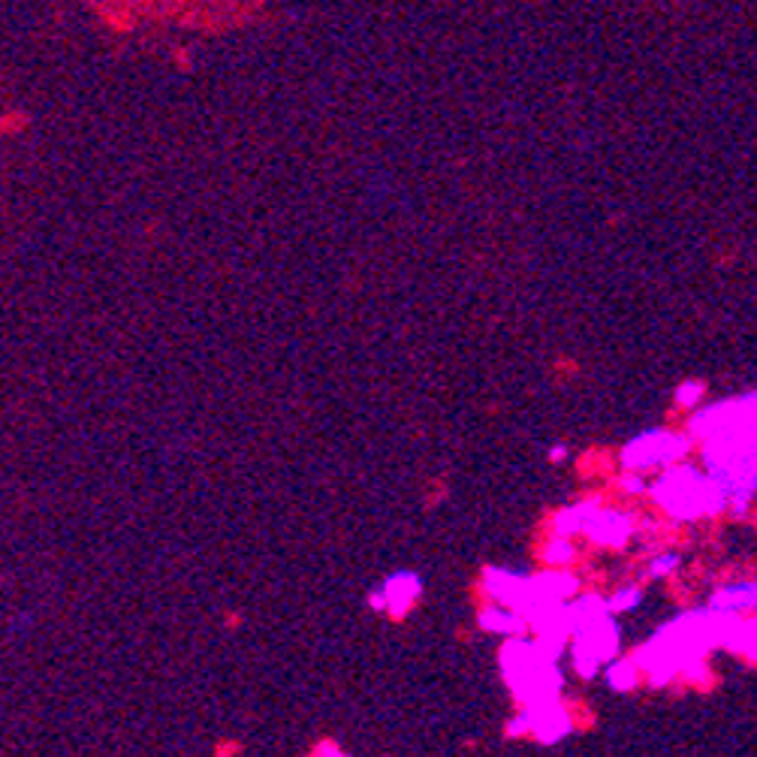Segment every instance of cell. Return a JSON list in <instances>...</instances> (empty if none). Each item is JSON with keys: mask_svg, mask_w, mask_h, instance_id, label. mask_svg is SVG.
<instances>
[{"mask_svg": "<svg viewBox=\"0 0 757 757\" xmlns=\"http://www.w3.org/2000/svg\"><path fill=\"white\" fill-rule=\"evenodd\" d=\"M658 501L673 510L676 517H700L707 510H721L724 505V493L719 483L700 477L695 471H676L670 474L661 486H658Z\"/></svg>", "mask_w": 757, "mask_h": 757, "instance_id": "1", "label": "cell"}, {"mask_svg": "<svg viewBox=\"0 0 757 757\" xmlns=\"http://www.w3.org/2000/svg\"><path fill=\"white\" fill-rule=\"evenodd\" d=\"M685 453H688V441L685 438L655 431V435H646L640 441H634L625 450V462L631 468H643L655 465V462H667V459H679Z\"/></svg>", "mask_w": 757, "mask_h": 757, "instance_id": "2", "label": "cell"}, {"mask_svg": "<svg viewBox=\"0 0 757 757\" xmlns=\"http://www.w3.org/2000/svg\"><path fill=\"white\" fill-rule=\"evenodd\" d=\"M586 529L592 531L601 543H613V546L625 543L628 541V534H631L628 519L618 517V513H598V517H589V513H586Z\"/></svg>", "mask_w": 757, "mask_h": 757, "instance_id": "3", "label": "cell"}, {"mask_svg": "<svg viewBox=\"0 0 757 757\" xmlns=\"http://www.w3.org/2000/svg\"><path fill=\"white\" fill-rule=\"evenodd\" d=\"M383 594H387V606H392L395 613H402V606L407 610V606L417 601L419 582L414 577H395V580H390Z\"/></svg>", "mask_w": 757, "mask_h": 757, "instance_id": "4", "label": "cell"}, {"mask_svg": "<svg viewBox=\"0 0 757 757\" xmlns=\"http://www.w3.org/2000/svg\"><path fill=\"white\" fill-rule=\"evenodd\" d=\"M712 606L719 613H728V610H745V606H757V586H743V589H724V592L715 594Z\"/></svg>", "mask_w": 757, "mask_h": 757, "instance_id": "5", "label": "cell"}, {"mask_svg": "<svg viewBox=\"0 0 757 757\" xmlns=\"http://www.w3.org/2000/svg\"><path fill=\"white\" fill-rule=\"evenodd\" d=\"M634 673H637V670H634L631 664H616V667L610 670V685H613V688H631L634 682H637Z\"/></svg>", "mask_w": 757, "mask_h": 757, "instance_id": "6", "label": "cell"}, {"mask_svg": "<svg viewBox=\"0 0 757 757\" xmlns=\"http://www.w3.org/2000/svg\"><path fill=\"white\" fill-rule=\"evenodd\" d=\"M483 625H486L489 631H513V628H517V618L507 616V613H486V616H483Z\"/></svg>", "mask_w": 757, "mask_h": 757, "instance_id": "7", "label": "cell"}, {"mask_svg": "<svg viewBox=\"0 0 757 757\" xmlns=\"http://www.w3.org/2000/svg\"><path fill=\"white\" fill-rule=\"evenodd\" d=\"M637 598H640V594L634 592V589H628V592H625V594L618 592L616 598H613V604H610V606H613V610H631V606L637 604Z\"/></svg>", "mask_w": 757, "mask_h": 757, "instance_id": "8", "label": "cell"}, {"mask_svg": "<svg viewBox=\"0 0 757 757\" xmlns=\"http://www.w3.org/2000/svg\"><path fill=\"white\" fill-rule=\"evenodd\" d=\"M700 395H703V387H700V383H685V390L679 392V402L691 404V402H697Z\"/></svg>", "mask_w": 757, "mask_h": 757, "instance_id": "9", "label": "cell"}, {"mask_svg": "<svg viewBox=\"0 0 757 757\" xmlns=\"http://www.w3.org/2000/svg\"><path fill=\"white\" fill-rule=\"evenodd\" d=\"M676 565H679V558L667 556V558H661V561H658V565L652 570H655V573H667V570H673V568H676Z\"/></svg>", "mask_w": 757, "mask_h": 757, "instance_id": "10", "label": "cell"}, {"mask_svg": "<svg viewBox=\"0 0 757 757\" xmlns=\"http://www.w3.org/2000/svg\"><path fill=\"white\" fill-rule=\"evenodd\" d=\"M568 556H570V546L565 541L553 546V558H556V561H565Z\"/></svg>", "mask_w": 757, "mask_h": 757, "instance_id": "11", "label": "cell"}, {"mask_svg": "<svg viewBox=\"0 0 757 757\" xmlns=\"http://www.w3.org/2000/svg\"><path fill=\"white\" fill-rule=\"evenodd\" d=\"M323 757H344V755H339V752H327V755H323Z\"/></svg>", "mask_w": 757, "mask_h": 757, "instance_id": "12", "label": "cell"}]
</instances>
